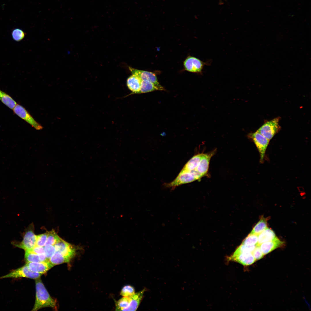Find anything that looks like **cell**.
Masks as SVG:
<instances>
[{
	"mask_svg": "<svg viewBox=\"0 0 311 311\" xmlns=\"http://www.w3.org/2000/svg\"><path fill=\"white\" fill-rule=\"evenodd\" d=\"M0 100L11 109L17 104L16 101L8 94L0 90Z\"/></svg>",
	"mask_w": 311,
	"mask_h": 311,
	"instance_id": "21",
	"label": "cell"
},
{
	"mask_svg": "<svg viewBox=\"0 0 311 311\" xmlns=\"http://www.w3.org/2000/svg\"><path fill=\"white\" fill-rule=\"evenodd\" d=\"M14 112L37 130L43 129V126L37 122L23 107L17 104L13 109Z\"/></svg>",
	"mask_w": 311,
	"mask_h": 311,
	"instance_id": "7",
	"label": "cell"
},
{
	"mask_svg": "<svg viewBox=\"0 0 311 311\" xmlns=\"http://www.w3.org/2000/svg\"><path fill=\"white\" fill-rule=\"evenodd\" d=\"M34 227L33 223L29 226L23 235V240L21 242L13 241L12 242L15 246L24 249L25 251H31L36 246L37 235L34 232Z\"/></svg>",
	"mask_w": 311,
	"mask_h": 311,
	"instance_id": "2",
	"label": "cell"
},
{
	"mask_svg": "<svg viewBox=\"0 0 311 311\" xmlns=\"http://www.w3.org/2000/svg\"><path fill=\"white\" fill-rule=\"evenodd\" d=\"M130 296L124 297L115 301V310L126 311L129 306L131 302Z\"/></svg>",
	"mask_w": 311,
	"mask_h": 311,
	"instance_id": "22",
	"label": "cell"
},
{
	"mask_svg": "<svg viewBox=\"0 0 311 311\" xmlns=\"http://www.w3.org/2000/svg\"><path fill=\"white\" fill-rule=\"evenodd\" d=\"M129 69L132 74L136 75L142 80H146L153 83L163 90V88L160 85L155 73L150 72L138 70L130 67Z\"/></svg>",
	"mask_w": 311,
	"mask_h": 311,
	"instance_id": "11",
	"label": "cell"
},
{
	"mask_svg": "<svg viewBox=\"0 0 311 311\" xmlns=\"http://www.w3.org/2000/svg\"><path fill=\"white\" fill-rule=\"evenodd\" d=\"M209 62H203L196 57L189 56L185 60L184 65L185 69L189 72L202 74L205 65H209Z\"/></svg>",
	"mask_w": 311,
	"mask_h": 311,
	"instance_id": "6",
	"label": "cell"
},
{
	"mask_svg": "<svg viewBox=\"0 0 311 311\" xmlns=\"http://www.w3.org/2000/svg\"><path fill=\"white\" fill-rule=\"evenodd\" d=\"M276 237L274 232L271 229L267 227L258 235L257 244L273 240Z\"/></svg>",
	"mask_w": 311,
	"mask_h": 311,
	"instance_id": "17",
	"label": "cell"
},
{
	"mask_svg": "<svg viewBox=\"0 0 311 311\" xmlns=\"http://www.w3.org/2000/svg\"><path fill=\"white\" fill-rule=\"evenodd\" d=\"M267 219L263 216H261L250 233L258 235L267 227Z\"/></svg>",
	"mask_w": 311,
	"mask_h": 311,
	"instance_id": "23",
	"label": "cell"
},
{
	"mask_svg": "<svg viewBox=\"0 0 311 311\" xmlns=\"http://www.w3.org/2000/svg\"><path fill=\"white\" fill-rule=\"evenodd\" d=\"M56 251L65 257L71 259L75 255L77 248L76 246L60 238L54 245Z\"/></svg>",
	"mask_w": 311,
	"mask_h": 311,
	"instance_id": "8",
	"label": "cell"
},
{
	"mask_svg": "<svg viewBox=\"0 0 311 311\" xmlns=\"http://www.w3.org/2000/svg\"><path fill=\"white\" fill-rule=\"evenodd\" d=\"M257 245H250L242 244L237 248L235 251L239 252H249L252 253Z\"/></svg>",
	"mask_w": 311,
	"mask_h": 311,
	"instance_id": "29",
	"label": "cell"
},
{
	"mask_svg": "<svg viewBox=\"0 0 311 311\" xmlns=\"http://www.w3.org/2000/svg\"><path fill=\"white\" fill-rule=\"evenodd\" d=\"M35 281L36 298L32 311H37L45 307L55 308L56 301L50 296L41 279L39 278Z\"/></svg>",
	"mask_w": 311,
	"mask_h": 311,
	"instance_id": "1",
	"label": "cell"
},
{
	"mask_svg": "<svg viewBox=\"0 0 311 311\" xmlns=\"http://www.w3.org/2000/svg\"><path fill=\"white\" fill-rule=\"evenodd\" d=\"M26 264L32 271L42 274L46 273L54 266L49 261L39 262H26Z\"/></svg>",
	"mask_w": 311,
	"mask_h": 311,
	"instance_id": "14",
	"label": "cell"
},
{
	"mask_svg": "<svg viewBox=\"0 0 311 311\" xmlns=\"http://www.w3.org/2000/svg\"><path fill=\"white\" fill-rule=\"evenodd\" d=\"M142 80L136 75L132 74L127 79V84L132 94H139L140 91Z\"/></svg>",
	"mask_w": 311,
	"mask_h": 311,
	"instance_id": "15",
	"label": "cell"
},
{
	"mask_svg": "<svg viewBox=\"0 0 311 311\" xmlns=\"http://www.w3.org/2000/svg\"><path fill=\"white\" fill-rule=\"evenodd\" d=\"M135 293L134 288L130 285L124 287L120 292V295L124 297H129Z\"/></svg>",
	"mask_w": 311,
	"mask_h": 311,
	"instance_id": "28",
	"label": "cell"
},
{
	"mask_svg": "<svg viewBox=\"0 0 311 311\" xmlns=\"http://www.w3.org/2000/svg\"><path fill=\"white\" fill-rule=\"evenodd\" d=\"M284 242L277 237L273 240L263 242L259 245L260 249L265 255L276 249L283 246Z\"/></svg>",
	"mask_w": 311,
	"mask_h": 311,
	"instance_id": "13",
	"label": "cell"
},
{
	"mask_svg": "<svg viewBox=\"0 0 311 311\" xmlns=\"http://www.w3.org/2000/svg\"><path fill=\"white\" fill-rule=\"evenodd\" d=\"M44 249L45 254L49 260L56 251L54 245H45L44 246Z\"/></svg>",
	"mask_w": 311,
	"mask_h": 311,
	"instance_id": "31",
	"label": "cell"
},
{
	"mask_svg": "<svg viewBox=\"0 0 311 311\" xmlns=\"http://www.w3.org/2000/svg\"><path fill=\"white\" fill-rule=\"evenodd\" d=\"M71 259L66 257L61 253L56 251L49 260V261L54 265L65 263H68Z\"/></svg>",
	"mask_w": 311,
	"mask_h": 311,
	"instance_id": "19",
	"label": "cell"
},
{
	"mask_svg": "<svg viewBox=\"0 0 311 311\" xmlns=\"http://www.w3.org/2000/svg\"><path fill=\"white\" fill-rule=\"evenodd\" d=\"M42 274L32 271L26 264L24 266L14 270L8 274L1 276L0 278L25 277L37 279L39 278Z\"/></svg>",
	"mask_w": 311,
	"mask_h": 311,
	"instance_id": "5",
	"label": "cell"
},
{
	"mask_svg": "<svg viewBox=\"0 0 311 311\" xmlns=\"http://www.w3.org/2000/svg\"><path fill=\"white\" fill-rule=\"evenodd\" d=\"M145 290V289H144L130 296L131 299V303L126 311H135L137 309L142 299Z\"/></svg>",
	"mask_w": 311,
	"mask_h": 311,
	"instance_id": "16",
	"label": "cell"
},
{
	"mask_svg": "<svg viewBox=\"0 0 311 311\" xmlns=\"http://www.w3.org/2000/svg\"><path fill=\"white\" fill-rule=\"evenodd\" d=\"M280 118L278 117L267 122L257 131L270 141L281 129L279 124Z\"/></svg>",
	"mask_w": 311,
	"mask_h": 311,
	"instance_id": "3",
	"label": "cell"
},
{
	"mask_svg": "<svg viewBox=\"0 0 311 311\" xmlns=\"http://www.w3.org/2000/svg\"><path fill=\"white\" fill-rule=\"evenodd\" d=\"M25 33L21 29L16 28L14 29L12 33L13 39L16 41H19L24 37Z\"/></svg>",
	"mask_w": 311,
	"mask_h": 311,
	"instance_id": "27",
	"label": "cell"
},
{
	"mask_svg": "<svg viewBox=\"0 0 311 311\" xmlns=\"http://www.w3.org/2000/svg\"><path fill=\"white\" fill-rule=\"evenodd\" d=\"M197 180L190 172L182 170L178 176L172 181L164 184L168 187L175 188L181 185L189 183Z\"/></svg>",
	"mask_w": 311,
	"mask_h": 311,
	"instance_id": "9",
	"label": "cell"
},
{
	"mask_svg": "<svg viewBox=\"0 0 311 311\" xmlns=\"http://www.w3.org/2000/svg\"><path fill=\"white\" fill-rule=\"evenodd\" d=\"M47 232L37 235L36 246H44L45 245L47 237Z\"/></svg>",
	"mask_w": 311,
	"mask_h": 311,
	"instance_id": "30",
	"label": "cell"
},
{
	"mask_svg": "<svg viewBox=\"0 0 311 311\" xmlns=\"http://www.w3.org/2000/svg\"><path fill=\"white\" fill-rule=\"evenodd\" d=\"M215 150L206 153H203L201 159L198 166L195 169L202 176L206 175L207 173L211 157L215 153Z\"/></svg>",
	"mask_w": 311,
	"mask_h": 311,
	"instance_id": "12",
	"label": "cell"
},
{
	"mask_svg": "<svg viewBox=\"0 0 311 311\" xmlns=\"http://www.w3.org/2000/svg\"><path fill=\"white\" fill-rule=\"evenodd\" d=\"M47 237L45 245H54L58 241L60 237L53 229L50 231H47Z\"/></svg>",
	"mask_w": 311,
	"mask_h": 311,
	"instance_id": "24",
	"label": "cell"
},
{
	"mask_svg": "<svg viewBox=\"0 0 311 311\" xmlns=\"http://www.w3.org/2000/svg\"><path fill=\"white\" fill-rule=\"evenodd\" d=\"M39 258L41 262L48 261L49 259L47 258L45 254L39 255Z\"/></svg>",
	"mask_w": 311,
	"mask_h": 311,
	"instance_id": "34",
	"label": "cell"
},
{
	"mask_svg": "<svg viewBox=\"0 0 311 311\" xmlns=\"http://www.w3.org/2000/svg\"><path fill=\"white\" fill-rule=\"evenodd\" d=\"M252 253L256 261L261 259L265 255L261 250L259 245L257 244L252 252Z\"/></svg>",
	"mask_w": 311,
	"mask_h": 311,
	"instance_id": "32",
	"label": "cell"
},
{
	"mask_svg": "<svg viewBox=\"0 0 311 311\" xmlns=\"http://www.w3.org/2000/svg\"><path fill=\"white\" fill-rule=\"evenodd\" d=\"M248 136L251 139L255 144L260 154V162L263 163L270 140L257 131L249 133Z\"/></svg>",
	"mask_w": 311,
	"mask_h": 311,
	"instance_id": "4",
	"label": "cell"
},
{
	"mask_svg": "<svg viewBox=\"0 0 311 311\" xmlns=\"http://www.w3.org/2000/svg\"><path fill=\"white\" fill-rule=\"evenodd\" d=\"M258 235L250 233L243 240L242 244L247 245H255L257 244Z\"/></svg>",
	"mask_w": 311,
	"mask_h": 311,
	"instance_id": "26",
	"label": "cell"
},
{
	"mask_svg": "<svg viewBox=\"0 0 311 311\" xmlns=\"http://www.w3.org/2000/svg\"><path fill=\"white\" fill-rule=\"evenodd\" d=\"M203 153L193 156L185 165L182 170L190 171L196 169L201 159Z\"/></svg>",
	"mask_w": 311,
	"mask_h": 311,
	"instance_id": "18",
	"label": "cell"
},
{
	"mask_svg": "<svg viewBox=\"0 0 311 311\" xmlns=\"http://www.w3.org/2000/svg\"><path fill=\"white\" fill-rule=\"evenodd\" d=\"M25 259L26 262H41L39 255L31 251H25Z\"/></svg>",
	"mask_w": 311,
	"mask_h": 311,
	"instance_id": "25",
	"label": "cell"
},
{
	"mask_svg": "<svg viewBox=\"0 0 311 311\" xmlns=\"http://www.w3.org/2000/svg\"><path fill=\"white\" fill-rule=\"evenodd\" d=\"M158 90H162L150 81L146 80H142L139 94L146 93Z\"/></svg>",
	"mask_w": 311,
	"mask_h": 311,
	"instance_id": "20",
	"label": "cell"
},
{
	"mask_svg": "<svg viewBox=\"0 0 311 311\" xmlns=\"http://www.w3.org/2000/svg\"><path fill=\"white\" fill-rule=\"evenodd\" d=\"M31 251L38 255L45 254V251L43 246H36Z\"/></svg>",
	"mask_w": 311,
	"mask_h": 311,
	"instance_id": "33",
	"label": "cell"
},
{
	"mask_svg": "<svg viewBox=\"0 0 311 311\" xmlns=\"http://www.w3.org/2000/svg\"><path fill=\"white\" fill-rule=\"evenodd\" d=\"M228 259V260L238 263L244 266L251 265L256 261L252 253L249 252H239L235 251Z\"/></svg>",
	"mask_w": 311,
	"mask_h": 311,
	"instance_id": "10",
	"label": "cell"
}]
</instances>
